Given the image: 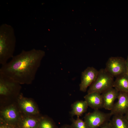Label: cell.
Listing matches in <instances>:
<instances>
[{
	"label": "cell",
	"instance_id": "1",
	"mask_svg": "<svg viewBox=\"0 0 128 128\" xmlns=\"http://www.w3.org/2000/svg\"><path fill=\"white\" fill-rule=\"evenodd\" d=\"M45 55V52L40 50H23L9 62L1 65L0 73L20 84H31L35 79Z\"/></svg>",
	"mask_w": 128,
	"mask_h": 128
},
{
	"label": "cell",
	"instance_id": "2",
	"mask_svg": "<svg viewBox=\"0 0 128 128\" xmlns=\"http://www.w3.org/2000/svg\"><path fill=\"white\" fill-rule=\"evenodd\" d=\"M16 42L13 28L3 24L0 27V64L3 65L14 56Z\"/></svg>",
	"mask_w": 128,
	"mask_h": 128
},
{
	"label": "cell",
	"instance_id": "3",
	"mask_svg": "<svg viewBox=\"0 0 128 128\" xmlns=\"http://www.w3.org/2000/svg\"><path fill=\"white\" fill-rule=\"evenodd\" d=\"M114 78L105 69H100L96 80L90 86L87 94L96 92L101 94L113 87L114 81Z\"/></svg>",
	"mask_w": 128,
	"mask_h": 128
},
{
	"label": "cell",
	"instance_id": "4",
	"mask_svg": "<svg viewBox=\"0 0 128 128\" xmlns=\"http://www.w3.org/2000/svg\"><path fill=\"white\" fill-rule=\"evenodd\" d=\"M111 116L110 113H106L99 110H94L93 112L85 114L84 121L88 128H98L109 122Z\"/></svg>",
	"mask_w": 128,
	"mask_h": 128
},
{
	"label": "cell",
	"instance_id": "5",
	"mask_svg": "<svg viewBox=\"0 0 128 128\" xmlns=\"http://www.w3.org/2000/svg\"><path fill=\"white\" fill-rule=\"evenodd\" d=\"M21 84L12 79L0 73V95L7 97L18 95Z\"/></svg>",
	"mask_w": 128,
	"mask_h": 128
},
{
	"label": "cell",
	"instance_id": "6",
	"mask_svg": "<svg viewBox=\"0 0 128 128\" xmlns=\"http://www.w3.org/2000/svg\"><path fill=\"white\" fill-rule=\"evenodd\" d=\"M105 69L113 77L126 73V59L121 57H111L107 61Z\"/></svg>",
	"mask_w": 128,
	"mask_h": 128
},
{
	"label": "cell",
	"instance_id": "7",
	"mask_svg": "<svg viewBox=\"0 0 128 128\" xmlns=\"http://www.w3.org/2000/svg\"><path fill=\"white\" fill-rule=\"evenodd\" d=\"M21 114L16 106L14 104H12L1 110L0 120L16 127Z\"/></svg>",
	"mask_w": 128,
	"mask_h": 128
},
{
	"label": "cell",
	"instance_id": "8",
	"mask_svg": "<svg viewBox=\"0 0 128 128\" xmlns=\"http://www.w3.org/2000/svg\"><path fill=\"white\" fill-rule=\"evenodd\" d=\"M19 109L23 114L33 116H39V111L35 103L31 100L20 94L18 97Z\"/></svg>",
	"mask_w": 128,
	"mask_h": 128
},
{
	"label": "cell",
	"instance_id": "9",
	"mask_svg": "<svg viewBox=\"0 0 128 128\" xmlns=\"http://www.w3.org/2000/svg\"><path fill=\"white\" fill-rule=\"evenodd\" d=\"M98 73L96 69L93 67H89L82 73L81 81L79 84L80 90L85 92L87 88L95 81Z\"/></svg>",
	"mask_w": 128,
	"mask_h": 128
},
{
	"label": "cell",
	"instance_id": "10",
	"mask_svg": "<svg viewBox=\"0 0 128 128\" xmlns=\"http://www.w3.org/2000/svg\"><path fill=\"white\" fill-rule=\"evenodd\" d=\"M118 101L110 110L111 115H124L128 110V92H119Z\"/></svg>",
	"mask_w": 128,
	"mask_h": 128
},
{
	"label": "cell",
	"instance_id": "11",
	"mask_svg": "<svg viewBox=\"0 0 128 128\" xmlns=\"http://www.w3.org/2000/svg\"><path fill=\"white\" fill-rule=\"evenodd\" d=\"M40 116L22 114L17 124V128H38Z\"/></svg>",
	"mask_w": 128,
	"mask_h": 128
},
{
	"label": "cell",
	"instance_id": "12",
	"mask_svg": "<svg viewBox=\"0 0 128 128\" xmlns=\"http://www.w3.org/2000/svg\"><path fill=\"white\" fill-rule=\"evenodd\" d=\"M119 93L113 87L101 94L103 101V108L105 110H110L114 106L115 100L117 98Z\"/></svg>",
	"mask_w": 128,
	"mask_h": 128
},
{
	"label": "cell",
	"instance_id": "13",
	"mask_svg": "<svg viewBox=\"0 0 128 128\" xmlns=\"http://www.w3.org/2000/svg\"><path fill=\"white\" fill-rule=\"evenodd\" d=\"M84 98L88 106L94 110L103 108V101L101 94L96 92L87 94Z\"/></svg>",
	"mask_w": 128,
	"mask_h": 128
},
{
	"label": "cell",
	"instance_id": "14",
	"mask_svg": "<svg viewBox=\"0 0 128 128\" xmlns=\"http://www.w3.org/2000/svg\"><path fill=\"white\" fill-rule=\"evenodd\" d=\"M113 87L119 92H128V76L126 73L116 77Z\"/></svg>",
	"mask_w": 128,
	"mask_h": 128
},
{
	"label": "cell",
	"instance_id": "15",
	"mask_svg": "<svg viewBox=\"0 0 128 128\" xmlns=\"http://www.w3.org/2000/svg\"><path fill=\"white\" fill-rule=\"evenodd\" d=\"M71 106L72 110L70 112L71 115L79 117L87 111L88 106L85 100H80L75 102Z\"/></svg>",
	"mask_w": 128,
	"mask_h": 128
},
{
	"label": "cell",
	"instance_id": "16",
	"mask_svg": "<svg viewBox=\"0 0 128 128\" xmlns=\"http://www.w3.org/2000/svg\"><path fill=\"white\" fill-rule=\"evenodd\" d=\"M109 122L112 128H128V123L124 115H114Z\"/></svg>",
	"mask_w": 128,
	"mask_h": 128
},
{
	"label": "cell",
	"instance_id": "17",
	"mask_svg": "<svg viewBox=\"0 0 128 128\" xmlns=\"http://www.w3.org/2000/svg\"><path fill=\"white\" fill-rule=\"evenodd\" d=\"M38 128H58L52 120L46 116H40Z\"/></svg>",
	"mask_w": 128,
	"mask_h": 128
},
{
	"label": "cell",
	"instance_id": "18",
	"mask_svg": "<svg viewBox=\"0 0 128 128\" xmlns=\"http://www.w3.org/2000/svg\"><path fill=\"white\" fill-rule=\"evenodd\" d=\"M71 125L73 128H88L85 122L79 117H77L76 119H72Z\"/></svg>",
	"mask_w": 128,
	"mask_h": 128
},
{
	"label": "cell",
	"instance_id": "19",
	"mask_svg": "<svg viewBox=\"0 0 128 128\" xmlns=\"http://www.w3.org/2000/svg\"><path fill=\"white\" fill-rule=\"evenodd\" d=\"M0 128H17L16 127L9 124L0 120Z\"/></svg>",
	"mask_w": 128,
	"mask_h": 128
},
{
	"label": "cell",
	"instance_id": "20",
	"mask_svg": "<svg viewBox=\"0 0 128 128\" xmlns=\"http://www.w3.org/2000/svg\"><path fill=\"white\" fill-rule=\"evenodd\" d=\"M100 128H112L109 122L103 124L100 127Z\"/></svg>",
	"mask_w": 128,
	"mask_h": 128
},
{
	"label": "cell",
	"instance_id": "21",
	"mask_svg": "<svg viewBox=\"0 0 128 128\" xmlns=\"http://www.w3.org/2000/svg\"><path fill=\"white\" fill-rule=\"evenodd\" d=\"M60 128H73L71 125L65 124L61 126Z\"/></svg>",
	"mask_w": 128,
	"mask_h": 128
},
{
	"label": "cell",
	"instance_id": "22",
	"mask_svg": "<svg viewBox=\"0 0 128 128\" xmlns=\"http://www.w3.org/2000/svg\"><path fill=\"white\" fill-rule=\"evenodd\" d=\"M126 73L128 76V56L126 59Z\"/></svg>",
	"mask_w": 128,
	"mask_h": 128
},
{
	"label": "cell",
	"instance_id": "23",
	"mask_svg": "<svg viewBox=\"0 0 128 128\" xmlns=\"http://www.w3.org/2000/svg\"><path fill=\"white\" fill-rule=\"evenodd\" d=\"M124 117L128 123V110L124 115Z\"/></svg>",
	"mask_w": 128,
	"mask_h": 128
}]
</instances>
